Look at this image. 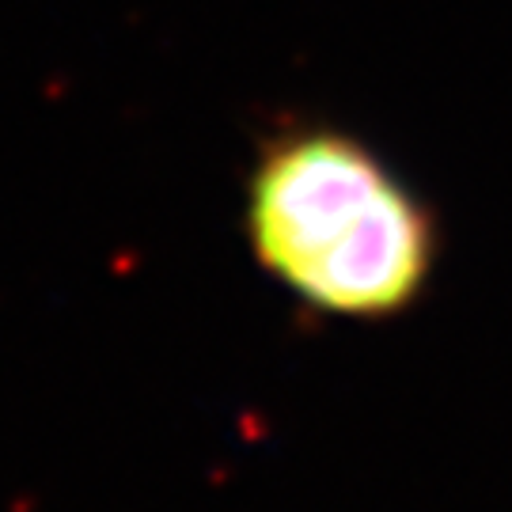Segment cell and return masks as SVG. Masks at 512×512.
Returning <instances> with one entry per match:
<instances>
[{
	"instance_id": "obj_1",
	"label": "cell",
	"mask_w": 512,
	"mask_h": 512,
	"mask_svg": "<svg viewBox=\"0 0 512 512\" xmlns=\"http://www.w3.org/2000/svg\"><path fill=\"white\" fill-rule=\"evenodd\" d=\"M255 262L304 308L395 319L437 274L433 209L357 133L289 126L262 141L243 186Z\"/></svg>"
}]
</instances>
